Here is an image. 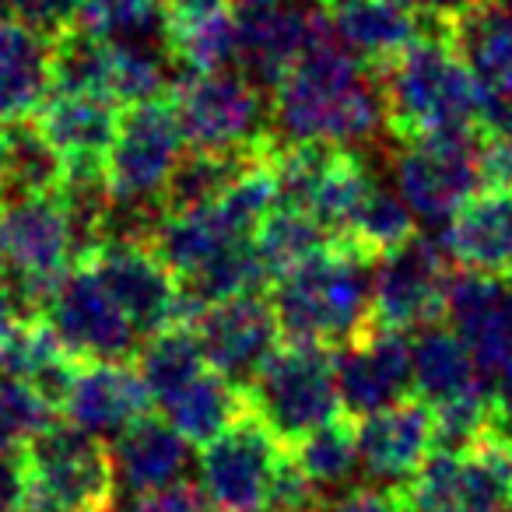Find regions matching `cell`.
Wrapping results in <instances>:
<instances>
[{"instance_id": "cell-1", "label": "cell", "mask_w": 512, "mask_h": 512, "mask_svg": "<svg viewBox=\"0 0 512 512\" xmlns=\"http://www.w3.org/2000/svg\"><path fill=\"white\" fill-rule=\"evenodd\" d=\"M390 137L379 78L334 36L316 43L271 92V141L369 151Z\"/></svg>"}, {"instance_id": "cell-2", "label": "cell", "mask_w": 512, "mask_h": 512, "mask_svg": "<svg viewBox=\"0 0 512 512\" xmlns=\"http://www.w3.org/2000/svg\"><path fill=\"white\" fill-rule=\"evenodd\" d=\"M390 141L481 134L484 88L442 29L425 32L390 64L376 67Z\"/></svg>"}, {"instance_id": "cell-3", "label": "cell", "mask_w": 512, "mask_h": 512, "mask_svg": "<svg viewBox=\"0 0 512 512\" xmlns=\"http://www.w3.org/2000/svg\"><path fill=\"white\" fill-rule=\"evenodd\" d=\"M281 341L341 348L372 327V256L351 242H330L267 292Z\"/></svg>"}, {"instance_id": "cell-4", "label": "cell", "mask_w": 512, "mask_h": 512, "mask_svg": "<svg viewBox=\"0 0 512 512\" xmlns=\"http://www.w3.org/2000/svg\"><path fill=\"white\" fill-rule=\"evenodd\" d=\"M81 264L57 193H0V292L25 320H39L53 288Z\"/></svg>"}, {"instance_id": "cell-5", "label": "cell", "mask_w": 512, "mask_h": 512, "mask_svg": "<svg viewBox=\"0 0 512 512\" xmlns=\"http://www.w3.org/2000/svg\"><path fill=\"white\" fill-rule=\"evenodd\" d=\"M246 407L281 446H295L309 432L341 418L334 379V348L320 344H281L242 386Z\"/></svg>"}, {"instance_id": "cell-6", "label": "cell", "mask_w": 512, "mask_h": 512, "mask_svg": "<svg viewBox=\"0 0 512 512\" xmlns=\"http://www.w3.org/2000/svg\"><path fill=\"white\" fill-rule=\"evenodd\" d=\"M183 141L211 155H260L271 144V102L242 71L183 74L172 88Z\"/></svg>"}, {"instance_id": "cell-7", "label": "cell", "mask_w": 512, "mask_h": 512, "mask_svg": "<svg viewBox=\"0 0 512 512\" xmlns=\"http://www.w3.org/2000/svg\"><path fill=\"white\" fill-rule=\"evenodd\" d=\"M29 505L25 512H102L116 505L113 453L99 435L50 421L25 446Z\"/></svg>"}, {"instance_id": "cell-8", "label": "cell", "mask_w": 512, "mask_h": 512, "mask_svg": "<svg viewBox=\"0 0 512 512\" xmlns=\"http://www.w3.org/2000/svg\"><path fill=\"white\" fill-rule=\"evenodd\" d=\"M183 151L186 141L169 99L127 106L106 155V186L113 204L162 207L165 183Z\"/></svg>"}, {"instance_id": "cell-9", "label": "cell", "mask_w": 512, "mask_h": 512, "mask_svg": "<svg viewBox=\"0 0 512 512\" xmlns=\"http://www.w3.org/2000/svg\"><path fill=\"white\" fill-rule=\"evenodd\" d=\"M477 137L481 134L414 137L390 151L386 162L393 172V190L418 221L442 225L481 190Z\"/></svg>"}, {"instance_id": "cell-10", "label": "cell", "mask_w": 512, "mask_h": 512, "mask_svg": "<svg viewBox=\"0 0 512 512\" xmlns=\"http://www.w3.org/2000/svg\"><path fill=\"white\" fill-rule=\"evenodd\" d=\"M453 271L439 239L421 232L404 246L372 256V323L400 334L439 323Z\"/></svg>"}, {"instance_id": "cell-11", "label": "cell", "mask_w": 512, "mask_h": 512, "mask_svg": "<svg viewBox=\"0 0 512 512\" xmlns=\"http://www.w3.org/2000/svg\"><path fill=\"white\" fill-rule=\"evenodd\" d=\"M46 327L74 362H130L141 334L88 264H74L43 309Z\"/></svg>"}, {"instance_id": "cell-12", "label": "cell", "mask_w": 512, "mask_h": 512, "mask_svg": "<svg viewBox=\"0 0 512 512\" xmlns=\"http://www.w3.org/2000/svg\"><path fill=\"white\" fill-rule=\"evenodd\" d=\"M288 449L260 421H239L200 446V488L218 512H260Z\"/></svg>"}, {"instance_id": "cell-13", "label": "cell", "mask_w": 512, "mask_h": 512, "mask_svg": "<svg viewBox=\"0 0 512 512\" xmlns=\"http://www.w3.org/2000/svg\"><path fill=\"white\" fill-rule=\"evenodd\" d=\"M235 71H242L260 92L271 95L278 81L299 64L306 50L330 39L327 18L320 4L309 0H285L271 8H239L235 11Z\"/></svg>"}, {"instance_id": "cell-14", "label": "cell", "mask_w": 512, "mask_h": 512, "mask_svg": "<svg viewBox=\"0 0 512 512\" xmlns=\"http://www.w3.org/2000/svg\"><path fill=\"white\" fill-rule=\"evenodd\" d=\"M190 330L204 351L207 369L235 386H246L260 372V365L281 348L278 316L264 292L211 302Z\"/></svg>"}, {"instance_id": "cell-15", "label": "cell", "mask_w": 512, "mask_h": 512, "mask_svg": "<svg viewBox=\"0 0 512 512\" xmlns=\"http://www.w3.org/2000/svg\"><path fill=\"white\" fill-rule=\"evenodd\" d=\"M334 379L341 411L351 421L400 404L411 393V344L400 330L372 323L348 344L334 348Z\"/></svg>"}, {"instance_id": "cell-16", "label": "cell", "mask_w": 512, "mask_h": 512, "mask_svg": "<svg viewBox=\"0 0 512 512\" xmlns=\"http://www.w3.org/2000/svg\"><path fill=\"white\" fill-rule=\"evenodd\" d=\"M85 264L141 337L179 323V281L148 242H102Z\"/></svg>"}, {"instance_id": "cell-17", "label": "cell", "mask_w": 512, "mask_h": 512, "mask_svg": "<svg viewBox=\"0 0 512 512\" xmlns=\"http://www.w3.org/2000/svg\"><path fill=\"white\" fill-rule=\"evenodd\" d=\"M442 320L467 344L484 379L512 362V295L498 278L470 271L453 274Z\"/></svg>"}, {"instance_id": "cell-18", "label": "cell", "mask_w": 512, "mask_h": 512, "mask_svg": "<svg viewBox=\"0 0 512 512\" xmlns=\"http://www.w3.org/2000/svg\"><path fill=\"white\" fill-rule=\"evenodd\" d=\"M358 467L383 481V488L411 481L435 446V418L425 400H400L393 407L358 418Z\"/></svg>"}, {"instance_id": "cell-19", "label": "cell", "mask_w": 512, "mask_h": 512, "mask_svg": "<svg viewBox=\"0 0 512 512\" xmlns=\"http://www.w3.org/2000/svg\"><path fill=\"white\" fill-rule=\"evenodd\" d=\"M60 414L99 439H116L127 425L151 414V393L130 362H78Z\"/></svg>"}, {"instance_id": "cell-20", "label": "cell", "mask_w": 512, "mask_h": 512, "mask_svg": "<svg viewBox=\"0 0 512 512\" xmlns=\"http://www.w3.org/2000/svg\"><path fill=\"white\" fill-rule=\"evenodd\" d=\"M320 8L337 43L365 67L390 64L414 39L439 29L421 15L414 0H320Z\"/></svg>"}, {"instance_id": "cell-21", "label": "cell", "mask_w": 512, "mask_h": 512, "mask_svg": "<svg viewBox=\"0 0 512 512\" xmlns=\"http://www.w3.org/2000/svg\"><path fill=\"white\" fill-rule=\"evenodd\" d=\"M32 123L64 158V169H106L109 144L120 127V102L99 92L53 88L32 113Z\"/></svg>"}, {"instance_id": "cell-22", "label": "cell", "mask_w": 512, "mask_h": 512, "mask_svg": "<svg viewBox=\"0 0 512 512\" xmlns=\"http://www.w3.org/2000/svg\"><path fill=\"white\" fill-rule=\"evenodd\" d=\"M456 271L509 278L512 274V193L481 190L435 232Z\"/></svg>"}, {"instance_id": "cell-23", "label": "cell", "mask_w": 512, "mask_h": 512, "mask_svg": "<svg viewBox=\"0 0 512 512\" xmlns=\"http://www.w3.org/2000/svg\"><path fill=\"white\" fill-rule=\"evenodd\" d=\"M53 92V36L0 11V120H29Z\"/></svg>"}, {"instance_id": "cell-24", "label": "cell", "mask_w": 512, "mask_h": 512, "mask_svg": "<svg viewBox=\"0 0 512 512\" xmlns=\"http://www.w3.org/2000/svg\"><path fill=\"white\" fill-rule=\"evenodd\" d=\"M446 36L484 95L512 106V0H481L446 25Z\"/></svg>"}, {"instance_id": "cell-25", "label": "cell", "mask_w": 512, "mask_h": 512, "mask_svg": "<svg viewBox=\"0 0 512 512\" xmlns=\"http://www.w3.org/2000/svg\"><path fill=\"white\" fill-rule=\"evenodd\" d=\"M116 467V481L127 484L134 495H148V491L169 488V484L183 481L186 467H190V442L162 418H137L127 425L109 446Z\"/></svg>"}, {"instance_id": "cell-26", "label": "cell", "mask_w": 512, "mask_h": 512, "mask_svg": "<svg viewBox=\"0 0 512 512\" xmlns=\"http://www.w3.org/2000/svg\"><path fill=\"white\" fill-rule=\"evenodd\" d=\"M484 386L467 344L456 337L449 323H428L418 330L411 344V390L428 407L449 404V400L474 393Z\"/></svg>"}, {"instance_id": "cell-27", "label": "cell", "mask_w": 512, "mask_h": 512, "mask_svg": "<svg viewBox=\"0 0 512 512\" xmlns=\"http://www.w3.org/2000/svg\"><path fill=\"white\" fill-rule=\"evenodd\" d=\"M165 411V421L183 435L190 446H204L214 435L225 432L232 421L246 414V393L242 386L228 383L214 369H204L186 386H179L172 397L158 404Z\"/></svg>"}, {"instance_id": "cell-28", "label": "cell", "mask_w": 512, "mask_h": 512, "mask_svg": "<svg viewBox=\"0 0 512 512\" xmlns=\"http://www.w3.org/2000/svg\"><path fill=\"white\" fill-rule=\"evenodd\" d=\"M165 43H169L172 60H176V67L183 74H207L235 67V50H239L235 8H228L225 0V4H211V8L169 15Z\"/></svg>"}, {"instance_id": "cell-29", "label": "cell", "mask_w": 512, "mask_h": 512, "mask_svg": "<svg viewBox=\"0 0 512 512\" xmlns=\"http://www.w3.org/2000/svg\"><path fill=\"white\" fill-rule=\"evenodd\" d=\"M64 183V158L29 120H11L0 158V193H57Z\"/></svg>"}, {"instance_id": "cell-30", "label": "cell", "mask_w": 512, "mask_h": 512, "mask_svg": "<svg viewBox=\"0 0 512 512\" xmlns=\"http://www.w3.org/2000/svg\"><path fill=\"white\" fill-rule=\"evenodd\" d=\"M288 456L295 460V467L306 474V481L320 491L323 498L330 491H348L355 488L358 467V442H355V425L351 418H334L330 425L309 432L306 439H299L295 446H288Z\"/></svg>"}, {"instance_id": "cell-31", "label": "cell", "mask_w": 512, "mask_h": 512, "mask_svg": "<svg viewBox=\"0 0 512 512\" xmlns=\"http://www.w3.org/2000/svg\"><path fill=\"white\" fill-rule=\"evenodd\" d=\"M337 242L313 214L299 211V207L278 204L267 214L253 232V249L260 256V264L271 278H281L292 267H299L302 260H309L313 253H320L323 246Z\"/></svg>"}, {"instance_id": "cell-32", "label": "cell", "mask_w": 512, "mask_h": 512, "mask_svg": "<svg viewBox=\"0 0 512 512\" xmlns=\"http://www.w3.org/2000/svg\"><path fill=\"white\" fill-rule=\"evenodd\" d=\"M134 358H137L134 369L141 372L144 386H148L151 404H162L179 386H186L193 376H200L207 369L204 351H200L193 330L179 327V323L144 337Z\"/></svg>"}, {"instance_id": "cell-33", "label": "cell", "mask_w": 512, "mask_h": 512, "mask_svg": "<svg viewBox=\"0 0 512 512\" xmlns=\"http://www.w3.org/2000/svg\"><path fill=\"white\" fill-rule=\"evenodd\" d=\"M418 218L411 214V207L400 200V193L393 186H386L383 179H372V186L365 190V197L358 200L351 225L344 232V242H351L355 249H362L365 256H379L386 249H397L418 232Z\"/></svg>"}, {"instance_id": "cell-34", "label": "cell", "mask_w": 512, "mask_h": 512, "mask_svg": "<svg viewBox=\"0 0 512 512\" xmlns=\"http://www.w3.org/2000/svg\"><path fill=\"white\" fill-rule=\"evenodd\" d=\"M264 155V151H260ZM260 155H211V151H183L179 165L172 169L162 193V214L190 211V207L211 204L246 165H253Z\"/></svg>"}, {"instance_id": "cell-35", "label": "cell", "mask_w": 512, "mask_h": 512, "mask_svg": "<svg viewBox=\"0 0 512 512\" xmlns=\"http://www.w3.org/2000/svg\"><path fill=\"white\" fill-rule=\"evenodd\" d=\"M78 25L102 39H141V43H165L162 0H81Z\"/></svg>"}, {"instance_id": "cell-36", "label": "cell", "mask_w": 512, "mask_h": 512, "mask_svg": "<svg viewBox=\"0 0 512 512\" xmlns=\"http://www.w3.org/2000/svg\"><path fill=\"white\" fill-rule=\"evenodd\" d=\"M53 407L25 379L0 376V446L25 449L53 421Z\"/></svg>"}, {"instance_id": "cell-37", "label": "cell", "mask_w": 512, "mask_h": 512, "mask_svg": "<svg viewBox=\"0 0 512 512\" xmlns=\"http://www.w3.org/2000/svg\"><path fill=\"white\" fill-rule=\"evenodd\" d=\"M8 15L22 18L25 25L57 39L71 25H78L81 0H8Z\"/></svg>"}, {"instance_id": "cell-38", "label": "cell", "mask_w": 512, "mask_h": 512, "mask_svg": "<svg viewBox=\"0 0 512 512\" xmlns=\"http://www.w3.org/2000/svg\"><path fill=\"white\" fill-rule=\"evenodd\" d=\"M477 176H481V190L512 193V137H477Z\"/></svg>"}, {"instance_id": "cell-39", "label": "cell", "mask_w": 512, "mask_h": 512, "mask_svg": "<svg viewBox=\"0 0 512 512\" xmlns=\"http://www.w3.org/2000/svg\"><path fill=\"white\" fill-rule=\"evenodd\" d=\"M134 512H218L204 488L190 481H176L169 488L148 491V495H134Z\"/></svg>"}, {"instance_id": "cell-40", "label": "cell", "mask_w": 512, "mask_h": 512, "mask_svg": "<svg viewBox=\"0 0 512 512\" xmlns=\"http://www.w3.org/2000/svg\"><path fill=\"white\" fill-rule=\"evenodd\" d=\"M29 505V463L25 449L0 446V512H25Z\"/></svg>"}, {"instance_id": "cell-41", "label": "cell", "mask_w": 512, "mask_h": 512, "mask_svg": "<svg viewBox=\"0 0 512 512\" xmlns=\"http://www.w3.org/2000/svg\"><path fill=\"white\" fill-rule=\"evenodd\" d=\"M316 512H404L397 488H348L341 495H327Z\"/></svg>"}, {"instance_id": "cell-42", "label": "cell", "mask_w": 512, "mask_h": 512, "mask_svg": "<svg viewBox=\"0 0 512 512\" xmlns=\"http://www.w3.org/2000/svg\"><path fill=\"white\" fill-rule=\"evenodd\" d=\"M418 4V11L428 18L432 25H439V29H446L449 22H456L460 15H467L474 4H481V0H414Z\"/></svg>"}, {"instance_id": "cell-43", "label": "cell", "mask_w": 512, "mask_h": 512, "mask_svg": "<svg viewBox=\"0 0 512 512\" xmlns=\"http://www.w3.org/2000/svg\"><path fill=\"white\" fill-rule=\"evenodd\" d=\"M18 320H25V316L18 313L15 306H11L8 295L0 292V344L8 341V334H11V330H15V323H18Z\"/></svg>"}, {"instance_id": "cell-44", "label": "cell", "mask_w": 512, "mask_h": 512, "mask_svg": "<svg viewBox=\"0 0 512 512\" xmlns=\"http://www.w3.org/2000/svg\"><path fill=\"white\" fill-rule=\"evenodd\" d=\"M211 4H225V0H162L165 15H183V11L211 8Z\"/></svg>"}, {"instance_id": "cell-45", "label": "cell", "mask_w": 512, "mask_h": 512, "mask_svg": "<svg viewBox=\"0 0 512 512\" xmlns=\"http://www.w3.org/2000/svg\"><path fill=\"white\" fill-rule=\"evenodd\" d=\"M271 4H285V0H239V8H271Z\"/></svg>"}, {"instance_id": "cell-46", "label": "cell", "mask_w": 512, "mask_h": 512, "mask_svg": "<svg viewBox=\"0 0 512 512\" xmlns=\"http://www.w3.org/2000/svg\"><path fill=\"white\" fill-rule=\"evenodd\" d=\"M4 137H8V123L0 120V158H4Z\"/></svg>"}, {"instance_id": "cell-47", "label": "cell", "mask_w": 512, "mask_h": 512, "mask_svg": "<svg viewBox=\"0 0 512 512\" xmlns=\"http://www.w3.org/2000/svg\"><path fill=\"white\" fill-rule=\"evenodd\" d=\"M505 288H509V295H512V274H509V285H505Z\"/></svg>"}, {"instance_id": "cell-48", "label": "cell", "mask_w": 512, "mask_h": 512, "mask_svg": "<svg viewBox=\"0 0 512 512\" xmlns=\"http://www.w3.org/2000/svg\"><path fill=\"white\" fill-rule=\"evenodd\" d=\"M0 8H8V0H0Z\"/></svg>"}, {"instance_id": "cell-49", "label": "cell", "mask_w": 512, "mask_h": 512, "mask_svg": "<svg viewBox=\"0 0 512 512\" xmlns=\"http://www.w3.org/2000/svg\"><path fill=\"white\" fill-rule=\"evenodd\" d=\"M102 512H116V505H113V509H102Z\"/></svg>"}, {"instance_id": "cell-50", "label": "cell", "mask_w": 512, "mask_h": 512, "mask_svg": "<svg viewBox=\"0 0 512 512\" xmlns=\"http://www.w3.org/2000/svg\"><path fill=\"white\" fill-rule=\"evenodd\" d=\"M404 512H407V509H404Z\"/></svg>"}]
</instances>
